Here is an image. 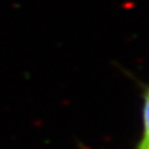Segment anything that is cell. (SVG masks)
<instances>
[{
  "label": "cell",
  "mask_w": 149,
  "mask_h": 149,
  "mask_svg": "<svg viewBox=\"0 0 149 149\" xmlns=\"http://www.w3.org/2000/svg\"><path fill=\"white\" fill-rule=\"evenodd\" d=\"M134 149H149V86L143 93V132Z\"/></svg>",
  "instance_id": "cell-1"
}]
</instances>
